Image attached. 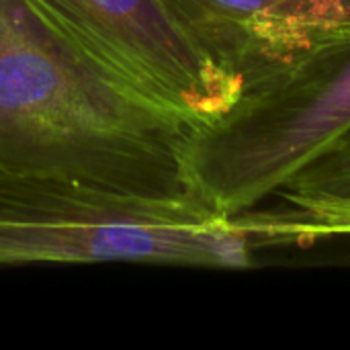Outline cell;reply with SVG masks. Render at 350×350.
Returning a JSON list of instances; mask_svg holds the SVG:
<instances>
[{"label":"cell","instance_id":"cell-5","mask_svg":"<svg viewBox=\"0 0 350 350\" xmlns=\"http://www.w3.org/2000/svg\"><path fill=\"white\" fill-rule=\"evenodd\" d=\"M203 51L238 84L258 88L350 39V0H166Z\"/></svg>","mask_w":350,"mask_h":350},{"label":"cell","instance_id":"cell-4","mask_svg":"<svg viewBox=\"0 0 350 350\" xmlns=\"http://www.w3.org/2000/svg\"><path fill=\"white\" fill-rule=\"evenodd\" d=\"M86 57L142 98L209 123L240 96L166 0H29Z\"/></svg>","mask_w":350,"mask_h":350},{"label":"cell","instance_id":"cell-6","mask_svg":"<svg viewBox=\"0 0 350 350\" xmlns=\"http://www.w3.org/2000/svg\"><path fill=\"white\" fill-rule=\"evenodd\" d=\"M277 209H254L228 219L252 244L262 238L350 236V129L304 166L273 197Z\"/></svg>","mask_w":350,"mask_h":350},{"label":"cell","instance_id":"cell-3","mask_svg":"<svg viewBox=\"0 0 350 350\" xmlns=\"http://www.w3.org/2000/svg\"><path fill=\"white\" fill-rule=\"evenodd\" d=\"M349 129L350 39L195 125L185 148L191 191L221 219L260 209Z\"/></svg>","mask_w":350,"mask_h":350},{"label":"cell","instance_id":"cell-2","mask_svg":"<svg viewBox=\"0 0 350 350\" xmlns=\"http://www.w3.org/2000/svg\"><path fill=\"white\" fill-rule=\"evenodd\" d=\"M252 242L195 201L0 172V265L148 262L244 269Z\"/></svg>","mask_w":350,"mask_h":350},{"label":"cell","instance_id":"cell-1","mask_svg":"<svg viewBox=\"0 0 350 350\" xmlns=\"http://www.w3.org/2000/svg\"><path fill=\"white\" fill-rule=\"evenodd\" d=\"M191 129L107 74L29 0H0L2 174L199 203L185 170Z\"/></svg>","mask_w":350,"mask_h":350}]
</instances>
